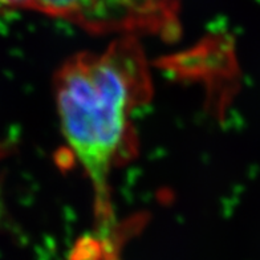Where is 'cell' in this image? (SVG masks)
Instances as JSON below:
<instances>
[{"label": "cell", "instance_id": "cell-1", "mask_svg": "<svg viewBox=\"0 0 260 260\" xmlns=\"http://www.w3.org/2000/svg\"><path fill=\"white\" fill-rule=\"evenodd\" d=\"M53 93L69 153L92 186L96 242L106 260H118L120 224L110 178L137 153L133 114L153 97L138 36H118L104 51L67 58L55 75Z\"/></svg>", "mask_w": 260, "mask_h": 260}, {"label": "cell", "instance_id": "cell-2", "mask_svg": "<svg viewBox=\"0 0 260 260\" xmlns=\"http://www.w3.org/2000/svg\"><path fill=\"white\" fill-rule=\"evenodd\" d=\"M182 0H0V11L24 10L58 17L86 32L117 36L181 34Z\"/></svg>", "mask_w": 260, "mask_h": 260}]
</instances>
